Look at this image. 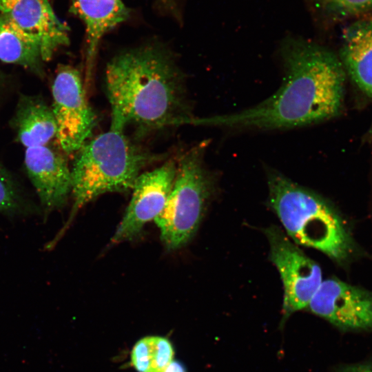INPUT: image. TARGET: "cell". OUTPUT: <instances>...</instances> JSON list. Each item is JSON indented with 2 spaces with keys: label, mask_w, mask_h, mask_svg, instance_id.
<instances>
[{
  "label": "cell",
  "mask_w": 372,
  "mask_h": 372,
  "mask_svg": "<svg viewBox=\"0 0 372 372\" xmlns=\"http://www.w3.org/2000/svg\"><path fill=\"white\" fill-rule=\"evenodd\" d=\"M24 163L41 210L49 214L63 207L71 196L72 177L62 154L47 145L30 147L25 149Z\"/></svg>",
  "instance_id": "obj_10"
},
{
  "label": "cell",
  "mask_w": 372,
  "mask_h": 372,
  "mask_svg": "<svg viewBox=\"0 0 372 372\" xmlns=\"http://www.w3.org/2000/svg\"><path fill=\"white\" fill-rule=\"evenodd\" d=\"M278 55L283 77L273 94L236 112L198 117L196 125L236 131L282 130L318 123L340 112L345 71L333 52L289 34L280 42Z\"/></svg>",
  "instance_id": "obj_1"
},
{
  "label": "cell",
  "mask_w": 372,
  "mask_h": 372,
  "mask_svg": "<svg viewBox=\"0 0 372 372\" xmlns=\"http://www.w3.org/2000/svg\"><path fill=\"white\" fill-rule=\"evenodd\" d=\"M339 59L351 80L372 100V14L354 19L344 29Z\"/></svg>",
  "instance_id": "obj_12"
},
{
  "label": "cell",
  "mask_w": 372,
  "mask_h": 372,
  "mask_svg": "<svg viewBox=\"0 0 372 372\" xmlns=\"http://www.w3.org/2000/svg\"><path fill=\"white\" fill-rule=\"evenodd\" d=\"M314 27L331 29L349 19L372 14V0H300Z\"/></svg>",
  "instance_id": "obj_16"
},
{
  "label": "cell",
  "mask_w": 372,
  "mask_h": 372,
  "mask_svg": "<svg viewBox=\"0 0 372 372\" xmlns=\"http://www.w3.org/2000/svg\"><path fill=\"white\" fill-rule=\"evenodd\" d=\"M269 243L271 261L277 268L284 287L283 318L307 309L322 282L320 267L308 257L277 226L265 230Z\"/></svg>",
  "instance_id": "obj_6"
},
{
  "label": "cell",
  "mask_w": 372,
  "mask_h": 372,
  "mask_svg": "<svg viewBox=\"0 0 372 372\" xmlns=\"http://www.w3.org/2000/svg\"><path fill=\"white\" fill-rule=\"evenodd\" d=\"M339 372H372V364H358L343 368Z\"/></svg>",
  "instance_id": "obj_19"
},
{
  "label": "cell",
  "mask_w": 372,
  "mask_h": 372,
  "mask_svg": "<svg viewBox=\"0 0 372 372\" xmlns=\"http://www.w3.org/2000/svg\"><path fill=\"white\" fill-rule=\"evenodd\" d=\"M307 309L342 330L372 329V291L338 278L322 281Z\"/></svg>",
  "instance_id": "obj_9"
},
{
  "label": "cell",
  "mask_w": 372,
  "mask_h": 372,
  "mask_svg": "<svg viewBox=\"0 0 372 372\" xmlns=\"http://www.w3.org/2000/svg\"><path fill=\"white\" fill-rule=\"evenodd\" d=\"M0 60L21 65L34 72L42 71L39 43L20 30L0 12Z\"/></svg>",
  "instance_id": "obj_15"
},
{
  "label": "cell",
  "mask_w": 372,
  "mask_h": 372,
  "mask_svg": "<svg viewBox=\"0 0 372 372\" xmlns=\"http://www.w3.org/2000/svg\"><path fill=\"white\" fill-rule=\"evenodd\" d=\"M20 0H0V12H10Z\"/></svg>",
  "instance_id": "obj_21"
},
{
  "label": "cell",
  "mask_w": 372,
  "mask_h": 372,
  "mask_svg": "<svg viewBox=\"0 0 372 372\" xmlns=\"http://www.w3.org/2000/svg\"><path fill=\"white\" fill-rule=\"evenodd\" d=\"M41 211L17 181L0 164V214L13 218L29 216Z\"/></svg>",
  "instance_id": "obj_18"
},
{
  "label": "cell",
  "mask_w": 372,
  "mask_h": 372,
  "mask_svg": "<svg viewBox=\"0 0 372 372\" xmlns=\"http://www.w3.org/2000/svg\"><path fill=\"white\" fill-rule=\"evenodd\" d=\"M176 172V162L169 159L160 167L137 178L131 200L111 239L112 244L136 238L145 225L163 210Z\"/></svg>",
  "instance_id": "obj_8"
},
{
  "label": "cell",
  "mask_w": 372,
  "mask_h": 372,
  "mask_svg": "<svg viewBox=\"0 0 372 372\" xmlns=\"http://www.w3.org/2000/svg\"><path fill=\"white\" fill-rule=\"evenodd\" d=\"M78 152L71 169L73 205L62 232L87 203L107 192L132 189L143 169L163 158L135 144L125 132L111 130Z\"/></svg>",
  "instance_id": "obj_3"
},
{
  "label": "cell",
  "mask_w": 372,
  "mask_h": 372,
  "mask_svg": "<svg viewBox=\"0 0 372 372\" xmlns=\"http://www.w3.org/2000/svg\"><path fill=\"white\" fill-rule=\"evenodd\" d=\"M174 355L172 342L166 338L149 335L138 340L131 352V363L138 372H161Z\"/></svg>",
  "instance_id": "obj_17"
},
{
  "label": "cell",
  "mask_w": 372,
  "mask_h": 372,
  "mask_svg": "<svg viewBox=\"0 0 372 372\" xmlns=\"http://www.w3.org/2000/svg\"><path fill=\"white\" fill-rule=\"evenodd\" d=\"M52 92L56 138L67 154L78 152L91 136L96 120L79 72L70 66H61L53 81Z\"/></svg>",
  "instance_id": "obj_7"
},
{
  "label": "cell",
  "mask_w": 372,
  "mask_h": 372,
  "mask_svg": "<svg viewBox=\"0 0 372 372\" xmlns=\"http://www.w3.org/2000/svg\"><path fill=\"white\" fill-rule=\"evenodd\" d=\"M208 141L184 152L176 161L171 192L162 212L154 220L168 250L185 246L196 234L211 194L214 178L204 163Z\"/></svg>",
  "instance_id": "obj_5"
},
{
  "label": "cell",
  "mask_w": 372,
  "mask_h": 372,
  "mask_svg": "<svg viewBox=\"0 0 372 372\" xmlns=\"http://www.w3.org/2000/svg\"><path fill=\"white\" fill-rule=\"evenodd\" d=\"M14 125L18 140L26 148L47 145L56 134L52 107L38 98L22 99L15 115Z\"/></svg>",
  "instance_id": "obj_14"
},
{
  "label": "cell",
  "mask_w": 372,
  "mask_h": 372,
  "mask_svg": "<svg viewBox=\"0 0 372 372\" xmlns=\"http://www.w3.org/2000/svg\"><path fill=\"white\" fill-rule=\"evenodd\" d=\"M105 80L110 130L125 132L133 126L143 133L194 125L183 74L165 48L151 44L118 54L107 63Z\"/></svg>",
  "instance_id": "obj_2"
},
{
  "label": "cell",
  "mask_w": 372,
  "mask_h": 372,
  "mask_svg": "<svg viewBox=\"0 0 372 372\" xmlns=\"http://www.w3.org/2000/svg\"><path fill=\"white\" fill-rule=\"evenodd\" d=\"M269 203L296 245L316 249L337 262L352 250L350 236L335 209L314 192L268 169Z\"/></svg>",
  "instance_id": "obj_4"
},
{
  "label": "cell",
  "mask_w": 372,
  "mask_h": 372,
  "mask_svg": "<svg viewBox=\"0 0 372 372\" xmlns=\"http://www.w3.org/2000/svg\"><path fill=\"white\" fill-rule=\"evenodd\" d=\"M39 44L44 61L69 42V30L56 17L48 0H20L7 13H2Z\"/></svg>",
  "instance_id": "obj_11"
},
{
  "label": "cell",
  "mask_w": 372,
  "mask_h": 372,
  "mask_svg": "<svg viewBox=\"0 0 372 372\" xmlns=\"http://www.w3.org/2000/svg\"><path fill=\"white\" fill-rule=\"evenodd\" d=\"M161 372H187V370L180 362L172 360Z\"/></svg>",
  "instance_id": "obj_20"
},
{
  "label": "cell",
  "mask_w": 372,
  "mask_h": 372,
  "mask_svg": "<svg viewBox=\"0 0 372 372\" xmlns=\"http://www.w3.org/2000/svg\"><path fill=\"white\" fill-rule=\"evenodd\" d=\"M72 10L86 30V80L90 81L93 63L102 37L125 21L130 10L122 0H72Z\"/></svg>",
  "instance_id": "obj_13"
}]
</instances>
